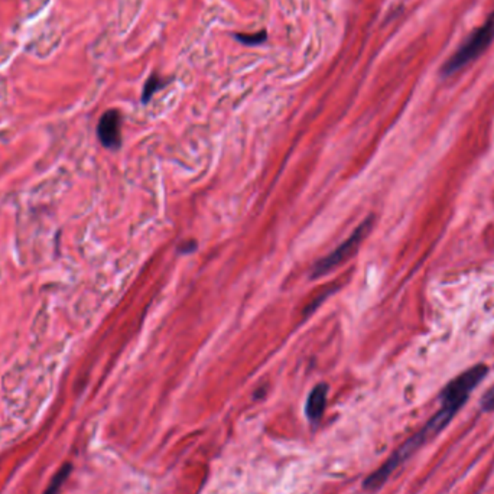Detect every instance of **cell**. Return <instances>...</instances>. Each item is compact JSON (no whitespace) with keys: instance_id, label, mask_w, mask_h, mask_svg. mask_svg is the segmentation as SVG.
Masks as SVG:
<instances>
[{"instance_id":"5b68a950","label":"cell","mask_w":494,"mask_h":494,"mask_svg":"<svg viewBox=\"0 0 494 494\" xmlns=\"http://www.w3.org/2000/svg\"><path fill=\"white\" fill-rule=\"evenodd\" d=\"M97 136L107 149H117L122 145V116L117 110H107L97 126Z\"/></svg>"},{"instance_id":"3957f363","label":"cell","mask_w":494,"mask_h":494,"mask_svg":"<svg viewBox=\"0 0 494 494\" xmlns=\"http://www.w3.org/2000/svg\"><path fill=\"white\" fill-rule=\"evenodd\" d=\"M487 374H489V366H486L484 363H478L470 367V369L454 377L442 389L440 394V403L453 405L461 409L465 405V402L469 401L471 392L483 382Z\"/></svg>"},{"instance_id":"ba28073f","label":"cell","mask_w":494,"mask_h":494,"mask_svg":"<svg viewBox=\"0 0 494 494\" xmlns=\"http://www.w3.org/2000/svg\"><path fill=\"white\" fill-rule=\"evenodd\" d=\"M165 84H166L165 80L161 78L158 74H152V76L148 78V81L145 82L144 94H142V102H144V103H148L155 93L159 91L161 89L165 87Z\"/></svg>"},{"instance_id":"9c48e42d","label":"cell","mask_w":494,"mask_h":494,"mask_svg":"<svg viewBox=\"0 0 494 494\" xmlns=\"http://www.w3.org/2000/svg\"><path fill=\"white\" fill-rule=\"evenodd\" d=\"M234 38L243 44L246 47H256V45H262L267 41V34L266 31H260L256 34H236Z\"/></svg>"},{"instance_id":"277c9868","label":"cell","mask_w":494,"mask_h":494,"mask_svg":"<svg viewBox=\"0 0 494 494\" xmlns=\"http://www.w3.org/2000/svg\"><path fill=\"white\" fill-rule=\"evenodd\" d=\"M373 224V217L370 216L369 218H366L359 227L355 230L346 242L343 245L338 246L333 253H330L328 256H326L324 259H321L318 263H315V266L313 267V278H321L324 275H327L328 272H331L333 269H335L337 266H340L341 263H344L348 258H351L355 253L357 251L360 243L363 242V238L367 236V233L370 232Z\"/></svg>"},{"instance_id":"7a4b0ae2","label":"cell","mask_w":494,"mask_h":494,"mask_svg":"<svg viewBox=\"0 0 494 494\" xmlns=\"http://www.w3.org/2000/svg\"><path fill=\"white\" fill-rule=\"evenodd\" d=\"M494 39V12L489 16L483 26H480L477 31H474L469 39L457 49V52L451 56V58L444 64L442 73L445 76H451L465 65L475 61L480 55H482Z\"/></svg>"},{"instance_id":"8992f818","label":"cell","mask_w":494,"mask_h":494,"mask_svg":"<svg viewBox=\"0 0 494 494\" xmlns=\"http://www.w3.org/2000/svg\"><path fill=\"white\" fill-rule=\"evenodd\" d=\"M327 396H328V386L326 383L317 385L306 399L305 405V414L309 420H318L327 406Z\"/></svg>"},{"instance_id":"30bf717a","label":"cell","mask_w":494,"mask_h":494,"mask_svg":"<svg viewBox=\"0 0 494 494\" xmlns=\"http://www.w3.org/2000/svg\"><path fill=\"white\" fill-rule=\"evenodd\" d=\"M480 406L484 412H493L494 411V386H491L486 393L484 396L480 401Z\"/></svg>"},{"instance_id":"6da1fadb","label":"cell","mask_w":494,"mask_h":494,"mask_svg":"<svg viewBox=\"0 0 494 494\" xmlns=\"http://www.w3.org/2000/svg\"><path fill=\"white\" fill-rule=\"evenodd\" d=\"M458 411H460L458 407L441 405L440 411L435 412L425 425H423L416 434H414L411 438L406 440L376 471H373L364 480L363 489L367 491H376L382 487L388 482L389 477L394 473V470H398L407 458H411L416 453L418 449H420L427 442L435 438L436 435L441 434L447 428L448 423L454 419Z\"/></svg>"},{"instance_id":"52a82bcc","label":"cell","mask_w":494,"mask_h":494,"mask_svg":"<svg viewBox=\"0 0 494 494\" xmlns=\"http://www.w3.org/2000/svg\"><path fill=\"white\" fill-rule=\"evenodd\" d=\"M69 471H71V464H64L63 467L56 471V474L54 475V478L51 480V483L47 489V491L44 494H58L61 486L64 484L65 480L69 475Z\"/></svg>"}]
</instances>
